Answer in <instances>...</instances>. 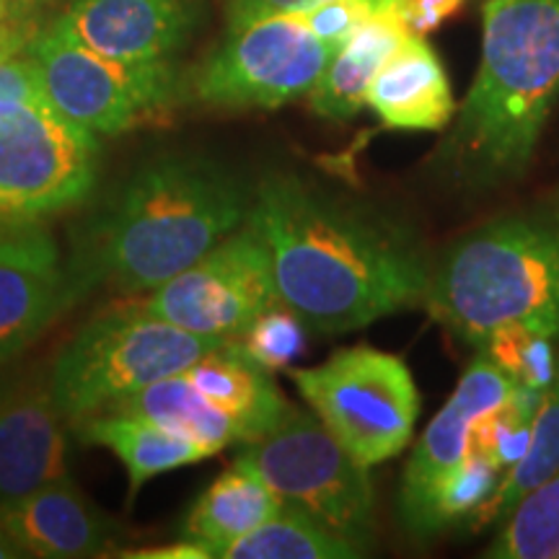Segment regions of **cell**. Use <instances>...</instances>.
<instances>
[{
  "label": "cell",
  "mask_w": 559,
  "mask_h": 559,
  "mask_svg": "<svg viewBox=\"0 0 559 559\" xmlns=\"http://www.w3.org/2000/svg\"><path fill=\"white\" fill-rule=\"evenodd\" d=\"M500 474L502 472L498 466L489 464L479 451L469 449V453L461 459L456 469L438 485L419 536H430L436 534V531L456 523L459 519L477 513V510L498 492L502 481Z\"/></svg>",
  "instance_id": "27"
},
{
  "label": "cell",
  "mask_w": 559,
  "mask_h": 559,
  "mask_svg": "<svg viewBox=\"0 0 559 559\" xmlns=\"http://www.w3.org/2000/svg\"><path fill=\"white\" fill-rule=\"evenodd\" d=\"M102 145L52 104L0 109V223H41L79 207L96 185Z\"/></svg>",
  "instance_id": "9"
},
{
  "label": "cell",
  "mask_w": 559,
  "mask_h": 559,
  "mask_svg": "<svg viewBox=\"0 0 559 559\" xmlns=\"http://www.w3.org/2000/svg\"><path fill=\"white\" fill-rule=\"evenodd\" d=\"M249 187L228 166L190 153L140 164L88 215L66 264L70 306L91 290L151 293L247 221Z\"/></svg>",
  "instance_id": "2"
},
{
  "label": "cell",
  "mask_w": 559,
  "mask_h": 559,
  "mask_svg": "<svg viewBox=\"0 0 559 559\" xmlns=\"http://www.w3.org/2000/svg\"><path fill=\"white\" fill-rule=\"evenodd\" d=\"M368 107L394 130H443L451 122L456 104L428 41L417 34L402 41L370 83Z\"/></svg>",
  "instance_id": "17"
},
{
  "label": "cell",
  "mask_w": 559,
  "mask_h": 559,
  "mask_svg": "<svg viewBox=\"0 0 559 559\" xmlns=\"http://www.w3.org/2000/svg\"><path fill=\"white\" fill-rule=\"evenodd\" d=\"M120 557L128 559H210V551L198 542L181 539L171 547H156V549H140V551H117Z\"/></svg>",
  "instance_id": "35"
},
{
  "label": "cell",
  "mask_w": 559,
  "mask_h": 559,
  "mask_svg": "<svg viewBox=\"0 0 559 559\" xmlns=\"http://www.w3.org/2000/svg\"><path fill=\"white\" fill-rule=\"evenodd\" d=\"M11 16H24V13H16L9 3H5V0H0V19H11Z\"/></svg>",
  "instance_id": "38"
},
{
  "label": "cell",
  "mask_w": 559,
  "mask_h": 559,
  "mask_svg": "<svg viewBox=\"0 0 559 559\" xmlns=\"http://www.w3.org/2000/svg\"><path fill=\"white\" fill-rule=\"evenodd\" d=\"M50 386H0V502L68 474V438Z\"/></svg>",
  "instance_id": "16"
},
{
  "label": "cell",
  "mask_w": 559,
  "mask_h": 559,
  "mask_svg": "<svg viewBox=\"0 0 559 559\" xmlns=\"http://www.w3.org/2000/svg\"><path fill=\"white\" fill-rule=\"evenodd\" d=\"M0 526L24 557L79 559L109 555L120 526L73 479L58 477L0 502Z\"/></svg>",
  "instance_id": "15"
},
{
  "label": "cell",
  "mask_w": 559,
  "mask_h": 559,
  "mask_svg": "<svg viewBox=\"0 0 559 559\" xmlns=\"http://www.w3.org/2000/svg\"><path fill=\"white\" fill-rule=\"evenodd\" d=\"M559 96V0H487L477 81L443 158L472 187L521 177Z\"/></svg>",
  "instance_id": "3"
},
{
  "label": "cell",
  "mask_w": 559,
  "mask_h": 559,
  "mask_svg": "<svg viewBox=\"0 0 559 559\" xmlns=\"http://www.w3.org/2000/svg\"><path fill=\"white\" fill-rule=\"evenodd\" d=\"M534 423L506 400L500 407L485 412L472 430V449L479 451L500 472H510L526 456Z\"/></svg>",
  "instance_id": "29"
},
{
  "label": "cell",
  "mask_w": 559,
  "mask_h": 559,
  "mask_svg": "<svg viewBox=\"0 0 559 559\" xmlns=\"http://www.w3.org/2000/svg\"><path fill=\"white\" fill-rule=\"evenodd\" d=\"M29 104H52L47 99L37 62L32 60V55L0 60V109L29 107Z\"/></svg>",
  "instance_id": "31"
},
{
  "label": "cell",
  "mask_w": 559,
  "mask_h": 559,
  "mask_svg": "<svg viewBox=\"0 0 559 559\" xmlns=\"http://www.w3.org/2000/svg\"><path fill=\"white\" fill-rule=\"evenodd\" d=\"M247 223L270 251L277 304L306 330H360L428 293L415 243L293 174L260 181Z\"/></svg>",
  "instance_id": "1"
},
{
  "label": "cell",
  "mask_w": 559,
  "mask_h": 559,
  "mask_svg": "<svg viewBox=\"0 0 559 559\" xmlns=\"http://www.w3.org/2000/svg\"><path fill=\"white\" fill-rule=\"evenodd\" d=\"M283 510V500L249 466L234 461V466L221 474L198 500L181 523V539L202 544L210 559L221 557L230 542L275 519Z\"/></svg>",
  "instance_id": "21"
},
{
  "label": "cell",
  "mask_w": 559,
  "mask_h": 559,
  "mask_svg": "<svg viewBox=\"0 0 559 559\" xmlns=\"http://www.w3.org/2000/svg\"><path fill=\"white\" fill-rule=\"evenodd\" d=\"M73 430L81 443L102 445L122 461L130 481V502L158 474L177 472L210 456L194 440L124 409L96 412L73 423Z\"/></svg>",
  "instance_id": "20"
},
{
  "label": "cell",
  "mask_w": 559,
  "mask_h": 559,
  "mask_svg": "<svg viewBox=\"0 0 559 559\" xmlns=\"http://www.w3.org/2000/svg\"><path fill=\"white\" fill-rule=\"evenodd\" d=\"M26 55L37 62L52 107L94 135L117 138L164 120L179 94L177 70L169 60L107 58L52 26L34 37Z\"/></svg>",
  "instance_id": "8"
},
{
  "label": "cell",
  "mask_w": 559,
  "mask_h": 559,
  "mask_svg": "<svg viewBox=\"0 0 559 559\" xmlns=\"http://www.w3.org/2000/svg\"><path fill=\"white\" fill-rule=\"evenodd\" d=\"M200 21L198 0H75L52 29L128 62L169 60Z\"/></svg>",
  "instance_id": "14"
},
{
  "label": "cell",
  "mask_w": 559,
  "mask_h": 559,
  "mask_svg": "<svg viewBox=\"0 0 559 559\" xmlns=\"http://www.w3.org/2000/svg\"><path fill=\"white\" fill-rule=\"evenodd\" d=\"M70 306L66 264L39 223H0V370Z\"/></svg>",
  "instance_id": "12"
},
{
  "label": "cell",
  "mask_w": 559,
  "mask_h": 559,
  "mask_svg": "<svg viewBox=\"0 0 559 559\" xmlns=\"http://www.w3.org/2000/svg\"><path fill=\"white\" fill-rule=\"evenodd\" d=\"M409 37L396 9L376 11L332 55L330 66L309 94L311 109L324 120H353L368 104V88L386 60Z\"/></svg>",
  "instance_id": "19"
},
{
  "label": "cell",
  "mask_w": 559,
  "mask_h": 559,
  "mask_svg": "<svg viewBox=\"0 0 559 559\" xmlns=\"http://www.w3.org/2000/svg\"><path fill=\"white\" fill-rule=\"evenodd\" d=\"M487 557L559 559V472L519 502Z\"/></svg>",
  "instance_id": "25"
},
{
  "label": "cell",
  "mask_w": 559,
  "mask_h": 559,
  "mask_svg": "<svg viewBox=\"0 0 559 559\" xmlns=\"http://www.w3.org/2000/svg\"><path fill=\"white\" fill-rule=\"evenodd\" d=\"M313 415L360 461L376 466L400 456L419 415L407 362L373 347H347L317 368H293Z\"/></svg>",
  "instance_id": "7"
},
{
  "label": "cell",
  "mask_w": 559,
  "mask_h": 559,
  "mask_svg": "<svg viewBox=\"0 0 559 559\" xmlns=\"http://www.w3.org/2000/svg\"><path fill=\"white\" fill-rule=\"evenodd\" d=\"M334 50L298 13L230 26L192 75V96L221 109H277L309 96Z\"/></svg>",
  "instance_id": "10"
},
{
  "label": "cell",
  "mask_w": 559,
  "mask_h": 559,
  "mask_svg": "<svg viewBox=\"0 0 559 559\" xmlns=\"http://www.w3.org/2000/svg\"><path fill=\"white\" fill-rule=\"evenodd\" d=\"M181 376L236 419L243 443L267 436L290 404L280 394L272 370L260 366L236 340L210 349Z\"/></svg>",
  "instance_id": "18"
},
{
  "label": "cell",
  "mask_w": 559,
  "mask_h": 559,
  "mask_svg": "<svg viewBox=\"0 0 559 559\" xmlns=\"http://www.w3.org/2000/svg\"><path fill=\"white\" fill-rule=\"evenodd\" d=\"M272 304L277 293L270 251L247 221L143 300L179 330L223 342L239 337Z\"/></svg>",
  "instance_id": "11"
},
{
  "label": "cell",
  "mask_w": 559,
  "mask_h": 559,
  "mask_svg": "<svg viewBox=\"0 0 559 559\" xmlns=\"http://www.w3.org/2000/svg\"><path fill=\"white\" fill-rule=\"evenodd\" d=\"M362 551L332 534L296 508L283 506L275 519L264 521L241 539L230 542L221 559H353Z\"/></svg>",
  "instance_id": "24"
},
{
  "label": "cell",
  "mask_w": 559,
  "mask_h": 559,
  "mask_svg": "<svg viewBox=\"0 0 559 559\" xmlns=\"http://www.w3.org/2000/svg\"><path fill=\"white\" fill-rule=\"evenodd\" d=\"M464 0H396L394 9L400 13L409 34H428L443 24Z\"/></svg>",
  "instance_id": "33"
},
{
  "label": "cell",
  "mask_w": 559,
  "mask_h": 559,
  "mask_svg": "<svg viewBox=\"0 0 559 559\" xmlns=\"http://www.w3.org/2000/svg\"><path fill=\"white\" fill-rule=\"evenodd\" d=\"M5 3H9L16 13H26V11L37 9V5L45 3V0H5Z\"/></svg>",
  "instance_id": "37"
},
{
  "label": "cell",
  "mask_w": 559,
  "mask_h": 559,
  "mask_svg": "<svg viewBox=\"0 0 559 559\" xmlns=\"http://www.w3.org/2000/svg\"><path fill=\"white\" fill-rule=\"evenodd\" d=\"M425 300L469 345L479 347L502 324L559 340V230L536 221L479 230L440 262Z\"/></svg>",
  "instance_id": "4"
},
{
  "label": "cell",
  "mask_w": 559,
  "mask_h": 559,
  "mask_svg": "<svg viewBox=\"0 0 559 559\" xmlns=\"http://www.w3.org/2000/svg\"><path fill=\"white\" fill-rule=\"evenodd\" d=\"M115 409L132 412V415L151 419L160 428L177 432L202 445L210 456L228 445H241L243 436L236 419L223 412L218 404L207 400L202 391L192 386L185 376H166L140 389L130 400L117 404Z\"/></svg>",
  "instance_id": "22"
},
{
  "label": "cell",
  "mask_w": 559,
  "mask_h": 559,
  "mask_svg": "<svg viewBox=\"0 0 559 559\" xmlns=\"http://www.w3.org/2000/svg\"><path fill=\"white\" fill-rule=\"evenodd\" d=\"M223 13H226L228 29L230 26L249 24V21L277 16V13H298L321 3V0H221ZM381 9H394L396 0H376Z\"/></svg>",
  "instance_id": "32"
},
{
  "label": "cell",
  "mask_w": 559,
  "mask_h": 559,
  "mask_svg": "<svg viewBox=\"0 0 559 559\" xmlns=\"http://www.w3.org/2000/svg\"><path fill=\"white\" fill-rule=\"evenodd\" d=\"M481 355L513 383L547 391L559 373L555 337L523 324H502L479 345Z\"/></svg>",
  "instance_id": "26"
},
{
  "label": "cell",
  "mask_w": 559,
  "mask_h": 559,
  "mask_svg": "<svg viewBox=\"0 0 559 559\" xmlns=\"http://www.w3.org/2000/svg\"><path fill=\"white\" fill-rule=\"evenodd\" d=\"M223 340L200 337L158 319L143 304L117 306L83 324L60 349L50 394L70 425L115 409L140 389L185 373Z\"/></svg>",
  "instance_id": "5"
},
{
  "label": "cell",
  "mask_w": 559,
  "mask_h": 559,
  "mask_svg": "<svg viewBox=\"0 0 559 559\" xmlns=\"http://www.w3.org/2000/svg\"><path fill=\"white\" fill-rule=\"evenodd\" d=\"M234 461L260 474L283 506L300 510L366 555L376 531L368 466L313 412L288 404L275 428L243 443Z\"/></svg>",
  "instance_id": "6"
},
{
  "label": "cell",
  "mask_w": 559,
  "mask_h": 559,
  "mask_svg": "<svg viewBox=\"0 0 559 559\" xmlns=\"http://www.w3.org/2000/svg\"><path fill=\"white\" fill-rule=\"evenodd\" d=\"M376 11L386 9H381L376 0H321L311 9L298 11V19L337 52L349 39V34L358 29L362 21L373 16Z\"/></svg>",
  "instance_id": "30"
},
{
  "label": "cell",
  "mask_w": 559,
  "mask_h": 559,
  "mask_svg": "<svg viewBox=\"0 0 559 559\" xmlns=\"http://www.w3.org/2000/svg\"><path fill=\"white\" fill-rule=\"evenodd\" d=\"M37 26L29 24L24 16L0 19V60L16 58L21 52H29Z\"/></svg>",
  "instance_id": "34"
},
{
  "label": "cell",
  "mask_w": 559,
  "mask_h": 559,
  "mask_svg": "<svg viewBox=\"0 0 559 559\" xmlns=\"http://www.w3.org/2000/svg\"><path fill=\"white\" fill-rule=\"evenodd\" d=\"M513 391V381L485 355L477 358L459 381L409 459L402 487V515L412 534L419 536L430 500L440 481L461 464L472 449V430L485 412L500 407Z\"/></svg>",
  "instance_id": "13"
},
{
  "label": "cell",
  "mask_w": 559,
  "mask_h": 559,
  "mask_svg": "<svg viewBox=\"0 0 559 559\" xmlns=\"http://www.w3.org/2000/svg\"><path fill=\"white\" fill-rule=\"evenodd\" d=\"M236 342L267 370L290 368L306 347V324L283 304H272L243 330Z\"/></svg>",
  "instance_id": "28"
},
{
  "label": "cell",
  "mask_w": 559,
  "mask_h": 559,
  "mask_svg": "<svg viewBox=\"0 0 559 559\" xmlns=\"http://www.w3.org/2000/svg\"><path fill=\"white\" fill-rule=\"evenodd\" d=\"M16 557H24V555H21L16 544L9 539V534H5L3 526H0V559H16Z\"/></svg>",
  "instance_id": "36"
},
{
  "label": "cell",
  "mask_w": 559,
  "mask_h": 559,
  "mask_svg": "<svg viewBox=\"0 0 559 559\" xmlns=\"http://www.w3.org/2000/svg\"><path fill=\"white\" fill-rule=\"evenodd\" d=\"M559 472V373L551 386L544 394L542 407L534 417V428H531V443L526 456L521 464H515L508 472V477L500 481L498 492L474 513L472 526L485 528L498 523L502 526L510 519L519 502L542 487L549 477Z\"/></svg>",
  "instance_id": "23"
}]
</instances>
